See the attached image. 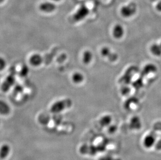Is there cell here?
Wrapping results in <instances>:
<instances>
[{"label": "cell", "mask_w": 161, "mask_h": 160, "mask_svg": "<svg viewBox=\"0 0 161 160\" xmlns=\"http://www.w3.org/2000/svg\"><path fill=\"white\" fill-rule=\"evenodd\" d=\"M73 104L72 100L69 98L56 101L52 104L51 107V111L53 113H59L66 109L71 107Z\"/></svg>", "instance_id": "1"}, {"label": "cell", "mask_w": 161, "mask_h": 160, "mask_svg": "<svg viewBox=\"0 0 161 160\" xmlns=\"http://www.w3.org/2000/svg\"><path fill=\"white\" fill-rule=\"evenodd\" d=\"M137 11V6L134 3H131L127 5L123 6L120 9V13L125 18L132 16Z\"/></svg>", "instance_id": "2"}, {"label": "cell", "mask_w": 161, "mask_h": 160, "mask_svg": "<svg viewBox=\"0 0 161 160\" xmlns=\"http://www.w3.org/2000/svg\"><path fill=\"white\" fill-rule=\"evenodd\" d=\"M101 54L104 57L107 58L108 61L111 62H115L117 61L119 56L117 53L113 52L111 51L109 47L104 46L101 50Z\"/></svg>", "instance_id": "3"}, {"label": "cell", "mask_w": 161, "mask_h": 160, "mask_svg": "<svg viewBox=\"0 0 161 160\" xmlns=\"http://www.w3.org/2000/svg\"><path fill=\"white\" fill-rule=\"evenodd\" d=\"M89 9L85 5L80 6L73 16V18L76 21H80L84 19L88 15Z\"/></svg>", "instance_id": "4"}, {"label": "cell", "mask_w": 161, "mask_h": 160, "mask_svg": "<svg viewBox=\"0 0 161 160\" xmlns=\"http://www.w3.org/2000/svg\"><path fill=\"white\" fill-rule=\"evenodd\" d=\"M56 6L54 3L51 2H44L41 3L39 6L40 11L46 13L53 12L56 9Z\"/></svg>", "instance_id": "5"}, {"label": "cell", "mask_w": 161, "mask_h": 160, "mask_svg": "<svg viewBox=\"0 0 161 160\" xmlns=\"http://www.w3.org/2000/svg\"><path fill=\"white\" fill-rule=\"evenodd\" d=\"M100 149L94 146L89 145H83L80 148V152L83 154H88V155H95L99 150Z\"/></svg>", "instance_id": "6"}, {"label": "cell", "mask_w": 161, "mask_h": 160, "mask_svg": "<svg viewBox=\"0 0 161 160\" xmlns=\"http://www.w3.org/2000/svg\"><path fill=\"white\" fill-rule=\"evenodd\" d=\"M113 36L116 39H120L125 34V29L123 26L120 24H116L113 28Z\"/></svg>", "instance_id": "7"}, {"label": "cell", "mask_w": 161, "mask_h": 160, "mask_svg": "<svg viewBox=\"0 0 161 160\" xmlns=\"http://www.w3.org/2000/svg\"><path fill=\"white\" fill-rule=\"evenodd\" d=\"M29 61L30 64L32 66H40L42 64L43 58L39 54H34L31 56Z\"/></svg>", "instance_id": "8"}, {"label": "cell", "mask_w": 161, "mask_h": 160, "mask_svg": "<svg viewBox=\"0 0 161 160\" xmlns=\"http://www.w3.org/2000/svg\"><path fill=\"white\" fill-rule=\"evenodd\" d=\"M155 133H151L150 134L148 135L144 138V141H143V144L144 146L147 148H150L154 145L155 141Z\"/></svg>", "instance_id": "9"}, {"label": "cell", "mask_w": 161, "mask_h": 160, "mask_svg": "<svg viewBox=\"0 0 161 160\" xmlns=\"http://www.w3.org/2000/svg\"><path fill=\"white\" fill-rule=\"evenodd\" d=\"M158 71V68L157 66L154 64H150L146 65L144 67L143 70H142V73L144 75H149V74H152V73H155Z\"/></svg>", "instance_id": "10"}, {"label": "cell", "mask_w": 161, "mask_h": 160, "mask_svg": "<svg viewBox=\"0 0 161 160\" xmlns=\"http://www.w3.org/2000/svg\"><path fill=\"white\" fill-rule=\"evenodd\" d=\"M93 55L92 52L89 50H86L82 53V61L85 65H89L92 61Z\"/></svg>", "instance_id": "11"}, {"label": "cell", "mask_w": 161, "mask_h": 160, "mask_svg": "<svg viewBox=\"0 0 161 160\" xmlns=\"http://www.w3.org/2000/svg\"><path fill=\"white\" fill-rule=\"evenodd\" d=\"M72 81L76 84H80L84 81L85 76L80 72H75L72 76Z\"/></svg>", "instance_id": "12"}, {"label": "cell", "mask_w": 161, "mask_h": 160, "mask_svg": "<svg viewBox=\"0 0 161 160\" xmlns=\"http://www.w3.org/2000/svg\"><path fill=\"white\" fill-rule=\"evenodd\" d=\"M11 152V148L9 145L4 144L0 148V158L5 159L8 157Z\"/></svg>", "instance_id": "13"}, {"label": "cell", "mask_w": 161, "mask_h": 160, "mask_svg": "<svg viewBox=\"0 0 161 160\" xmlns=\"http://www.w3.org/2000/svg\"><path fill=\"white\" fill-rule=\"evenodd\" d=\"M11 111V108L4 101L0 100V114L2 115H8Z\"/></svg>", "instance_id": "14"}, {"label": "cell", "mask_w": 161, "mask_h": 160, "mask_svg": "<svg viewBox=\"0 0 161 160\" xmlns=\"http://www.w3.org/2000/svg\"><path fill=\"white\" fill-rule=\"evenodd\" d=\"M150 51L153 55L156 57L161 56V46L160 44L153 43L150 46Z\"/></svg>", "instance_id": "15"}, {"label": "cell", "mask_w": 161, "mask_h": 160, "mask_svg": "<svg viewBox=\"0 0 161 160\" xmlns=\"http://www.w3.org/2000/svg\"><path fill=\"white\" fill-rule=\"evenodd\" d=\"M130 125L131 128L133 129H139L142 126V122L140 121V119L138 116H134L131 119Z\"/></svg>", "instance_id": "16"}, {"label": "cell", "mask_w": 161, "mask_h": 160, "mask_svg": "<svg viewBox=\"0 0 161 160\" xmlns=\"http://www.w3.org/2000/svg\"><path fill=\"white\" fill-rule=\"evenodd\" d=\"M112 118L109 115H106L103 116L100 120V124L102 126H107L111 123Z\"/></svg>", "instance_id": "17"}, {"label": "cell", "mask_w": 161, "mask_h": 160, "mask_svg": "<svg viewBox=\"0 0 161 160\" xmlns=\"http://www.w3.org/2000/svg\"><path fill=\"white\" fill-rule=\"evenodd\" d=\"M6 66V61L4 58L0 57V71L4 69Z\"/></svg>", "instance_id": "18"}, {"label": "cell", "mask_w": 161, "mask_h": 160, "mask_svg": "<svg viewBox=\"0 0 161 160\" xmlns=\"http://www.w3.org/2000/svg\"><path fill=\"white\" fill-rule=\"evenodd\" d=\"M153 129L157 131H161V122H158L154 124Z\"/></svg>", "instance_id": "19"}, {"label": "cell", "mask_w": 161, "mask_h": 160, "mask_svg": "<svg viewBox=\"0 0 161 160\" xmlns=\"http://www.w3.org/2000/svg\"><path fill=\"white\" fill-rule=\"evenodd\" d=\"M99 160H122L120 159H114L110 156H104L102 157L99 159Z\"/></svg>", "instance_id": "20"}, {"label": "cell", "mask_w": 161, "mask_h": 160, "mask_svg": "<svg viewBox=\"0 0 161 160\" xmlns=\"http://www.w3.org/2000/svg\"><path fill=\"white\" fill-rule=\"evenodd\" d=\"M129 88H127V87H125L124 88H123L122 91V93L124 95H127V94H128L129 92H130V89H129Z\"/></svg>", "instance_id": "21"}, {"label": "cell", "mask_w": 161, "mask_h": 160, "mask_svg": "<svg viewBox=\"0 0 161 160\" xmlns=\"http://www.w3.org/2000/svg\"><path fill=\"white\" fill-rule=\"evenodd\" d=\"M156 8H157V9L158 11L161 12V1H160L157 4Z\"/></svg>", "instance_id": "22"}, {"label": "cell", "mask_w": 161, "mask_h": 160, "mask_svg": "<svg viewBox=\"0 0 161 160\" xmlns=\"http://www.w3.org/2000/svg\"><path fill=\"white\" fill-rule=\"evenodd\" d=\"M156 148H157V149H161V141H159L157 143V145H156Z\"/></svg>", "instance_id": "23"}, {"label": "cell", "mask_w": 161, "mask_h": 160, "mask_svg": "<svg viewBox=\"0 0 161 160\" xmlns=\"http://www.w3.org/2000/svg\"><path fill=\"white\" fill-rule=\"evenodd\" d=\"M5 0H0V3H3V2Z\"/></svg>", "instance_id": "24"}, {"label": "cell", "mask_w": 161, "mask_h": 160, "mask_svg": "<svg viewBox=\"0 0 161 160\" xmlns=\"http://www.w3.org/2000/svg\"><path fill=\"white\" fill-rule=\"evenodd\" d=\"M52 1H53L55 2H59L61 1V0H52Z\"/></svg>", "instance_id": "25"}, {"label": "cell", "mask_w": 161, "mask_h": 160, "mask_svg": "<svg viewBox=\"0 0 161 160\" xmlns=\"http://www.w3.org/2000/svg\"><path fill=\"white\" fill-rule=\"evenodd\" d=\"M160 46H161V43H160Z\"/></svg>", "instance_id": "26"}]
</instances>
